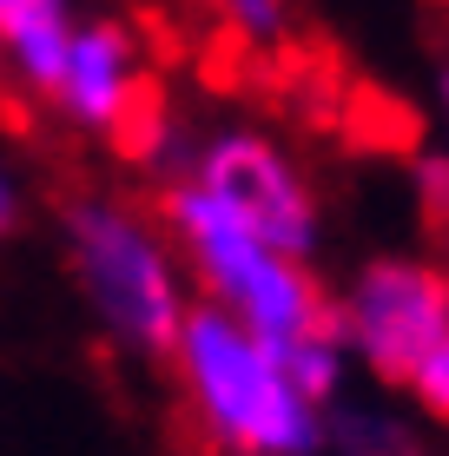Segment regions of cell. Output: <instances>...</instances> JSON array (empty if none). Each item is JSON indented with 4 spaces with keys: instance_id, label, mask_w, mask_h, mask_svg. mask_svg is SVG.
I'll use <instances>...</instances> for the list:
<instances>
[{
    "instance_id": "1",
    "label": "cell",
    "mask_w": 449,
    "mask_h": 456,
    "mask_svg": "<svg viewBox=\"0 0 449 456\" xmlns=\"http://www.w3.org/2000/svg\"><path fill=\"white\" fill-rule=\"evenodd\" d=\"M185 423L212 456H324V411L291 390L277 357L225 311L192 305L165 351Z\"/></svg>"
},
{
    "instance_id": "2",
    "label": "cell",
    "mask_w": 449,
    "mask_h": 456,
    "mask_svg": "<svg viewBox=\"0 0 449 456\" xmlns=\"http://www.w3.org/2000/svg\"><path fill=\"white\" fill-rule=\"evenodd\" d=\"M60 232H67V272L80 285L100 338L119 344L126 357H159L165 364L185 311L198 297L185 285L179 251L165 245L159 218L126 206V199L86 192V199H67Z\"/></svg>"
},
{
    "instance_id": "3",
    "label": "cell",
    "mask_w": 449,
    "mask_h": 456,
    "mask_svg": "<svg viewBox=\"0 0 449 456\" xmlns=\"http://www.w3.org/2000/svg\"><path fill=\"white\" fill-rule=\"evenodd\" d=\"M331 305H337V338H344L350 364H364L377 384H397V390L449 338V278L423 251L364 258Z\"/></svg>"
},
{
    "instance_id": "4",
    "label": "cell",
    "mask_w": 449,
    "mask_h": 456,
    "mask_svg": "<svg viewBox=\"0 0 449 456\" xmlns=\"http://www.w3.org/2000/svg\"><path fill=\"white\" fill-rule=\"evenodd\" d=\"M185 179H198L205 192H219L231 212L252 225V239L277 251V258L311 265V251L324 239V206L317 185L304 179V166L258 126H225L185 159Z\"/></svg>"
},
{
    "instance_id": "5",
    "label": "cell",
    "mask_w": 449,
    "mask_h": 456,
    "mask_svg": "<svg viewBox=\"0 0 449 456\" xmlns=\"http://www.w3.org/2000/svg\"><path fill=\"white\" fill-rule=\"evenodd\" d=\"M53 113L73 119L80 133H113L126 139L146 119V60H139V34L119 13H80L67 46V73H60Z\"/></svg>"
},
{
    "instance_id": "6",
    "label": "cell",
    "mask_w": 449,
    "mask_h": 456,
    "mask_svg": "<svg viewBox=\"0 0 449 456\" xmlns=\"http://www.w3.org/2000/svg\"><path fill=\"white\" fill-rule=\"evenodd\" d=\"M73 27H80V13H73L67 0H0V60H7L13 80L46 106H53L60 73H67Z\"/></svg>"
},
{
    "instance_id": "7",
    "label": "cell",
    "mask_w": 449,
    "mask_h": 456,
    "mask_svg": "<svg viewBox=\"0 0 449 456\" xmlns=\"http://www.w3.org/2000/svg\"><path fill=\"white\" fill-rule=\"evenodd\" d=\"M324 450H337V456H429L416 444L410 423L357 411V403H337V411L324 417Z\"/></svg>"
},
{
    "instance_id": "8",
    "label": "cell",
    "mask_w": 449,
    "mask_h": 456,
    "mask_svg": "<svg viewBox=\"0 0 449 456\" xmlns=\"http://www.w3.org/2000/svg\"><path fill=\"white\" fill-rule=\"evenodd\" d=\"M404 397L416 403V417H429V423H443V430H449V338L404 377Z\"/></svg>"
},
{
    "instance_id": "9",
    "label": "cell",
    "mask_w": 449,
    "mask_h": 456,
    "mask_svg": "<svg viewBox=\"0 0 449 456\" xmlns=\"http://www.w3.org/2000/svg\"><path fill=\"white\" fill-rule=\"evenodd\" d=\"M225 20L238 27L252 46H271V40H285V27H291V7L285 0H231L225 7Z\"/></svg>"
},
{
    "instance_id": "10",
    "label": "cell",
    "mask_w": 449,
    "mask_h": 456,
    "mask_svg": "<svg viewBox=\"0 0 449 456\" xmlns=\"http://www.w3.org/2000/svg\"><path fill=\"white\" fill-rule=\"evenodd\" d=\"M410 179H416V199H423V212L429 218H443L449 212V152H416V166H410Z\"/></svg>"
},
{
    "instance_id": "11",
    "label": "cell",
    "mask_w": 449,
    "mask_h": 456,
    "mask_svg": "<svg viewBox=\"0 0 449 456\" xmlns=\"http://www.w3.org/2000/svg\"><path fill=\"white\" fill-rule=\"evenodd\" d=\"M20 218H27V192H20V179L7 172V159H0V245L20 232Z\"/></svg>"
},
{
    "instance_id": "12",
    "label": "cell",
    "mask_w": 449,
    "mask_h": 456,
    "mask_svg": "<svg viewBox=\"0 0 449 456\" xmlns=\"http://www.w3.org/2000/svg\"><path fill=\"white\" fill-rule=\"evenodd\" d=\"M437 106H443V133H449V60H443V73H437ZM449 152V146H443Z\"/></svg>"
},
{
    "instance_id": "13",
    "label": "cell",
    "mask_w": 449,
    "mask_h": 456,
    "mask_svg": "<svg viewBox=\"0 0 449 456\" xmlns=\"http://www.w3.org/2000/svg\"><path fill=\"white\" fill-rule=\"evenodd\" d=\"M437 232H443V258H437V272H443V278H449V212H443V218H437Z\"/></svg>"
}]
</instances>
